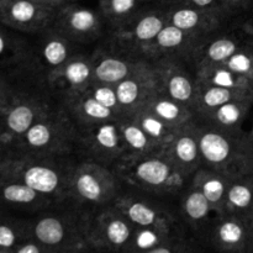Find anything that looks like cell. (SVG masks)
Returning a JSON list of instances; mask_svg holds the SVG:
<instances>
[{
	"instance_id": "41",
	"label": "cell",
	"mask_w": 253,
	"mask_h": 253,
	"mask_svg": "<svg viewBox=\"0 0 253 253\" xmlns=\"http://www.w3.org/2000/svg\"><path fill=\"white\" fill-rule=\"evenodd\" d=\"M14 253H48L47 249L41 244L40 241H37L35 237L30 236L26 240L21 242L16 249L14 250Z\"/></svg>"
},
{
	"instance_id": "50",
	"label": "cell",
	"mask_w": 253,
	"mask_h": 253,
	"mask_svg": "<svg viewBox=\"0 0 253 253\" xmlns=\"http://www.w3.org/2000/svg\"><path fill=\"white\" fill-rule=\"evenodd\" d=\"M69 1H78V0H69Z\"/></svg>"
},
{
	"instance_id": "17",
	"label": "cell",
	"mask_w": 253,
	"mask_h": 253,
	"mask_svg": "<svg viewBox=\"0 0 253 253\" xmlns=\"http://www.w3.org/2000/svg\"><path fill=\"white\" fill-rule=\"evenodd\" d=\"M204 36L185 31L172 24H167L157 36L143 48L142 57L146 61L155 63L166 58L189 61L193 51Z\"/></svg>"
},
{
	"instance_id": "42",
	"label": "cell",
	"mask_w": 253,
	"mask_h": 253,
	"mask_svg": "<svg viewBox=\"0 0 253 253\" xmlns=\"http://www.w3.org/2000/svg\"><path fill=\"white\" fill-rule=\"evenodd\" d=\"M253 2V0H225V4H226L227 9L231 12V15H234L235 12L240 11V10H244L246 7H249Z\"/></svg>"
},
{
	"instance_id": "32",
	"label": "cell",
	"mask_w": 253,
	"mask_h": 253,
	"mask_svg": "<svg viewBox=\"0 0 253 253\" xmlns=\"http://www.w3.org/2000/svg\"><path fill=\"white\" fill-rule=\"evenodd\" d=\"M225 212L242 217L253 214V172L232 179L226 195Z\"/></svg>"
},
{
	"instance_id": "29",
	"label": "cell",
	"mask_w": 253,
	"mask_h": 253,
	"mask_svg": "<svg viewBox=\"0 0 253 253\" xmlns=\"http://www.w3.org/2000/svg\"><path fill=\"white\" fill-rule=\"evenodd\" d=\"M120 124L126 148L125 162L162 152L163 148L156 141H153L132 119L123 118Z\"/></svg>"
},
{
	"instance_id": "4",
	"label": "cell",
	"mask_w": 253,
	"mask_h": 253,
	"mask_svg": "<svg viewBox=\"0 0 253 253\" xmlns=\"http://www.w3.org/2000/svg\"><path fill=\"white\" fill-rule=\"evenodd\" d=\"M78 156L6 158L0 169L4 177L17 179L59 203L69 202L71 182Z\"/></svg>"
},
{
	"instance_id": "14",
	"label": "cell",
	"mask_w": 253,
	"mask_h": 253,
	"mask_svg": "<svg viewBox=\"0 0 253 253\" xmlns=\"http://www.w3.org/2000/svg\"><path fill=\"white\" fill-rule=\"evenodd\" d=\"M57 7L47 6L36 0H11L0 10V22L20 34L37 35L51 29Z\"/></svg>"
},
{
	"instance_id": "21",
	"label": "cell",
	"mask_w": 253,
	"mask_h": 253,
	"mask_svg": "<svg viewBox=\"0 0 253 253\" xmlns=\"http://www.w3.org/2000/svg\"><path fill=\"white\" fill-rule=\"evenodd\" d=\"M91 53L93 82L118 85L135 69L142 66L146 59L135 58L106 43L96 47Z\"/></svg>"
},
{
	"instance_id": "51",
	"label": "cell",
	"mask_w": 253,
	"mask_h": 253,
	"mask_svg": "<svg viewBox=\"0 0 253 253\" xmlns=\"http://www.w3.org/2000/svg\"><path fill=\"white\" fill-rule=\"evenodd\" d=\"M1 212H2V211H0V214H1Z\"/></svg>"
},
{
	"instance_id": "28",
	"label": "cell",
	"mask_w": 253,
	"mask_h": 253,
	"mask_svg": "<svg viewBox=\"0 0 253 253\" xmlns=\"http://www.w3.org/2000/svg\"><path fill=\"white\" fill-rule=\"evenodd\" d=\"M249 98H253V90H239L198 81L194 111L197 116H203L225 103Z\"/></svg>"
},
{
	"instance_id": "49",
	"label": "cell",
	"mask_w": 253,
	"mask_h": 253,
	"mask_svg": "<svg viewBox=\"0 0 253 253\" xmlns=\"http://www.w3.org/2000/svg\"><path fill=\"white\" fill-rule=\"evenodd\" d=\"M1 6H2V1L0 0V10H1Z\"/></svg>"
},
{
	"instance_id": "7",
	"label": "cell",
	"mask_w": 253,
	"mask_h": 253,
	"mask_svg": "<svg viewBox=\"0 0 253 253\" xmlns=\"http://www.w3.org/2000/svg\"><path fill=\"white\" fill-rule=\"evenodd\" d=\"M78 127L77 156L115 169L125 162L126 148L120 120L103 121Z\"/></svg>"
},
{
	"instance_id": "10",
	"label": "cell",
	"mask_w": 253,
	"mask_h": 253,
	"mask_svg": "<svg viewBox=\"0 0 253 253\" xmlns=\"http://www.w3.org/2000/svg\"><path fill=\"white\" fill-rule=\"evenodd\" d=\"M135 226L115 204L91 212L86 242L89 252H125Z\"/></svg>"
},
{
	"instance_id": "26",
	"label": "cell",
	"mask_w": 253,
	"mask_h": 253,
	"mask_svg": "<svg viewBox=\"0 0 253 253\" xmlns=\"http://www.w3.org/2000/svg\"><path fill=\"white\" fill-rule=\"evenodd\" d=\"M232 179L234 178L219 170L200 167L190 178V184L204 194L216 211L225 212L226 195Z\"/></svg>"
},
{
	"instance_id": "11",
	"label": "cell",
	"mask_w": 253,
	"mask_h": 253,
	"mask_svg": "<svg viewBox=\"0 0 253 253\" xmlns=\"http://www.w3.org/2000/svg\"><path fill=\"white\" fill-rule=\"evenodd\" d=\"M253 42V25L240 22L221 27L203 37L193 51L190 62L195 69L208 64H220L229 59L242 47Z\"/></svg>"
},
{
	"instance_id": "22",
	"label": "cell",
	"mask_w": 253,
	"mask_h": 253,
	"mask_svg": "<svg viewBox=\"0 0 253 253\" xmlns=\"http://www.w3.org/2000/svg\"><path fill=\"white\" fill-rule=\"evenodd\" d=\"M249 224L246 217L221 212L208 234L207 247L217 252L247 253Z\"/></svg>"
},
{
	"instance_id": "12",
	"label": "cell",
	"mask_w": 253,
	"mask_h": 253,
	"mask_svg": "<svg viewBox=\"0 0 253 253\" xmlns=\"http://www.w3.org/2000/svg\"><path fill=\"white\" fill-rule=\"evenodd\" d=\"M52 29L83 47L101 39L108 26L99 9L94 10L77 1H69L57 7Z\"/></svg>"
},
{
	"instance_id": "30",
	"label": "cell",
	"mask_w": 253,
	"mask_h": 253,
	"mask_svg": "<svg viewBox=\"0 0 253 253\" xmlns=\"http://www.w3.org/2000/svg\"><path fill=\"white\" fill-rule=\"evenodd\" d=\"M143 106H146L161 120L174 128H179L187 125L197 116L194 109L179 103L160 91L155 94Z\"/></svg>"
},
{
	"instance_id": "16",
	"label": "cell",
	"mask_w": 253,
	"mask_h": 253,
	"mask_svg": "<svg viewBox=\"0 0 253 253\" xmlns=\"http://www.w3.org/2000/svg\"><path fill=\"white\" fill-rule=\"evenodd\" d=\"M153 66L158 76L160 93L194 109L198 89L197 73L188 71L182 59H161Z\"/></svg>"
},
{
	"instance_id": "1",
	"label": "cell",
	"mask_w": 253,
	"mask_h": 253,
	"mask_svg": "<svg viewBox=\"0 0 253 253\" xmlns=\"http://www.w3.org/2000/svg\"><path fill=\"white\" fill-rule=\"evenodd\" d=\"M78 127L59 104L5 148L7 158L77 156Z\"/></svg>"
},
{
	"instance_id": "13",
	"label": "cell",
	"mask_w": 253,
	"mask_h": 253,
	"mask_svg": "<svg viewBox=\"0 0 253 253\" xmlns=\"http://www.w3.org/2000/svg\"><path fill=\"white\" fill-rule=\"evenodd\" d=\"M35 36L36 41L31 43L29 56L21 64L46 82L49 74L81 51L82 46L69 41L52 27Z\"/></svg>"
},
{
	"instance_id": "40",
	"label": "cell",
	"mask_w": 253,
	"mask_h": 253,
	"mask_svg": "<svg viewBox=\"0 0 253 253\" xmlns=\"http://www.w3.org/2000/svg\"><path fill=\"white\" fill-rule=\"evenodd\" d=\"M12 93H14V89H12L10 81L6 77L0 74V115L4 113V110L11 101Z\"/></svg>"
},
{
	"instance_id": "34",
	"label": "cell",
	"mask_w": 253,
	"mask_h": 253,
	"mask_svg": "<svg viewBox=\"0 0 253 253\" xmlns=\"http://www.w3.org/2000/svg\"><path fill=\"white\" fill-rule=\"evenodd\" d=\"M30 236V217H17L7 212L0 214V253H14V250Z\"/></svg>"
},
{
	"instance_id": "24",
	"label": "cell",
	"mask_w": 253,
	"mask_h": 253,
	"mask_svg": "<svg viewBox=\"0 0 253 253\" xmlns=\"http://www.w3.org/2000/svg\"><path fill=\"white\" fill-rule=\"evenodd\" d=\"M168 24L199 36H207L225 26L230 15L212 10L199 9L189 5H165Z\"/></svg>"
},
{
	"instance_id": "20",
	"label": "cell",
	"mask_w": 253,
	"mask_h": 253,
	"mask_svg": "<svg viewBox=\"0 0 253 253\" xmlns=\"http://www.w3.org/2000/svg\"><path fill=\"white\" fill-rule=\"evenodd\" d=\"M93 82L91 53L79 51L72 56L63 66L49 74L47 78L51 93L61 100L71 94L79 93L88 88Z\"/></svg>"
},
{
	"instance_id": "33",
	"label": "cell",
	"mask_w": 253,
	"mask_h": 253,
	"mask_svg": "<svg viewBox=\"0 0 253 253\" xmlns=\"http://www.w3.org/2000/svg\"><path fill=\"white\" fill-rule=\"evenodd\" d=\"M198 81L239 90H253V81L236 73L225 64H208L195 69Z\"/></svg>"
},
{
	"instance_id": "47",
	"label": "cell",
	"mask_w": 253,
	"mask_h": 253,
	"mask_svg": "<svg viewBox=\"0 0 253 253\" xmlns=\"http://www.w3.org/2000/svg\"><path fill=\"white\" fill-rule=\"evenodd\" d=\"M1 1H2V5H4L5 2H7V1H11V0H1Z\"/></svg>"
},
{
	"instance_id": "31",
	"label": "cell",
	"mask_w": 253,
	"mask_h": 253,
	"mask_svg": "<svg viewBox=\"0 0 253 253\" xmlns=\"http://www.w3.org/2000/svg\"><path fill=\"white\" fill-rule=\"evenodd\" d=\"M16 30L0 22V67L14 69L26 61L31 43L16 34Z\"/></svg>"
},
{
	"instance_id": "45",
	"label": "cell",
	"mask_w": 253,
	"mask_h": 253,
	"mask_svg": "<svg viewBox=\"0 0 253 253\" xmlns=\"http://www.w3.org/2000/svg\"><path fill=\"white\" fill-rule=\"evenodd\" d=\"M6 158H7L6 153H5V151L2 150L1 147H0V169H1L2 165H4V163H5V161H6Z\"/></svg>"
},
{
	"instance_id": "9",
	"label": "cell",
	"mask_w": 253,
	"mask_h": 253,
	"mask_svg": "<svg viewBox=\"0 0 253 253\" xmlns=\"http://www.w3.org/2000/svg\"><path fill=\"white\" fill-rule=\"evenodd\" d=\"M114 204L135 227L162 226L183 222L178 203L124 188Z\"/></svg>"
},
{
	"instance_id": "19",
	"label": "cell",
	"mask_w": 253,
	"mask_h": 253,
	"mask_svg": "<svg viewBox=\"0 0 253 253\" xmlns=\"http://www.w3.org/2000/svg\"><path fill=\"white\" fill-rule=\"evenodd\" d=\"M59 204L63 203L40 194L20 180L0 174V211L22 212L31 217Z\"/></svg>"
},
{
	"instance_id": "43",
	"label": "cell",
	"mask_w": 253,
	"mask_h": 253,
	"mask_svg": "<svg viewBox=\"0 0 253 253\" xmlns=\"http://www.w3.org/2000/svg\"><path fill=\"white\" fill-rule=\"evenodd\" d=\"M247 219L249 224V245H247V253H253V214L250 215Z\"/></svg>"
},
{
	"instance_id": "35",
	"label": "cell",
	"mask_w": 253,
	"mask_h": 253,
	"mask_svg": "<svg viewBox=\"0 0 253 253\" xmlns=\"http://www.w3.org/2000/svg\"><path fill=\"white\" fill-rule=\"evenodd\" d=\"M145 4V0H99V11L111 31L130 21Z\"/></svg>"
},
{
	"instance_id": "36",
	"label": "cell",
	"mask_w": 253,
	"mask_h": 253,
	"mask_svg": "<svg viewBox=\"0 0 253 253\" xmlns=\"http://www.w3.org/2000/svg\"><path fill=\"white\" fill-rule=\"evenodd\" d=\"M126 118L132 119L162 148H165V146L172 140L175 131L178 130V128L172 127V126L166 124L163 120H161L158 116H156L146 106H142V108H140L135 113L131 114L130 116H126Z\"/></svg>"
},
{
	"instance_id": "2",
	"label": "cell",
	"mask_w": 253,
	"mask_h": 253,
	"mask_svg": "<svg viewBox=\"0 0 253 253\" xmlns=\"http://www.w3.org/2000/svg\"><path fill=\"white\" fill-rule=\"evenodd\" d=\"M90 212L71 202L56 205L30 217L31 236L48 253L89 252L86 231Z\"/></svg>"
},
{
	"instance_id": "48",
	"label": "cell",
	"mask_w": 253,
	"mask_h": 253,
	"mask_svg": "<svg viewBox=\"0 0 253 253\" xmlns=\"http://www.w3.org/2000/svg\"><path fill=\"white\" fill-rule=\"evenodd\" d=\"M146 2H151V1H155V0H145ZM158 1H160V0H158Z\"/></svg>"
},
{
	"instance_id": "23",
	"label": "cell",
	"mask_w": 253,
	"mask_h": 253,
	"mask_svg": "<svg viewBox=\"0 0 253 253\" xmlns=\"http://www.w3.org/2000/svg\"><path fill=\"white\" fill-rule=\"evenodd\" d=\"M162 155L189 177L202 167L199 136L195 119L175 131L172 140L163 148Z\"/></svg>"
},
{
	"instance_id": "5",
	"label": "cell",
	"mask_w": 253,
	"mask_h": 253,
	"mask_svg": "<svg viewBox=\"0 0 253 253\" xmlns=\"http://www.w3.org/2000/svg\"><path fill=\"white\" fill-rule=\"evenodd\" d=\"M115 172L124 188L170 200L179 199L192 178L162 152L121 163Z\"/></svg>"
},
{
	"instance_id": "44",
	"label": "cell",
	"mask_w": 253,
	"mask_h": 253,
	"mask_svg": "<svg viewBox=\"0 0 253 253\" xmlns=\"http://www.w3.org/2000/svg\"><path fill=\"white\" fill-rule=\"evenodd\" d=\"M36 1L41 2V4L43 5H47V6L59 7L61 5L66 4V2H69V0H36Z\"/></svg>"
},
{
	"instance_id": "46",
	"label": "cell",
	"mask_w": 253,
	"mask_h": 253,
	"mask_svg": "<svg viewBox=\"0 0 253 253\" xmlns=\"http://www.w3.org/2000/svg\"><path fill=\"white\" fill-rule=\"evenodd\" d=\"M247 135H249V138H250V141H251V143H252V145H253V125H252L251 130H250V132H247Z\"/></svg>"
},
{
	"instance_id": "25",
	"label": "cell",
	"mask_w": 253,
	"mask_h": 253,
	"mask_svg": "<svg viewBox=\"0 0 253 253\" xmlns=\"http://www.w3.org/2000/svg\"><path fill=\"white\" fill-rule=\"evenodd\" d=\"M61 105L67 111L77 126L89 125L103 121L121 120L123 116L96 100L86 88L79 93L71 94L61 100Z\"/></svg>"
},
{
	"instance_id": "18",
	"label": "cell",
	"mask_w": 253,
	"mask_h": 253,
	"mask_svg": "<svg viewBox=\"0 0 253 253\" xmlns=\"http://www.w3.org/2000/svg\"><path fill=\"white\" fill-rule=\"evenodd\" d=\"M178 210L188 231L207 249L210 227L221 212L216 211L204 194L190 183L178 199Z\"/></svg>"
},
{
	"instance_id": "37",
	"label": "cell",
	"mask_w": 253,
	"mask_h": 253,
	"mask_svg": "<svg viewBox=\"0 0 253 253\" xmlns=\"http://www.w3.org/2000/svg\"><path fill=\"white\" fill-rule=\"evenodd\" d=\"M222 64L253 81V42L239 49Z\"/></svg>"
},
{
	"instance_id": "6",
	"label": "cell",
	"mask_w": 253,
	"mask_h": 253,
	"mask_svg": "<svg viewBox=\"0 0 253 253\" xmlns=\"http://www.w3.org/2000/svg\"><path fill=\"white\" fill-rule=\"evenodd\" d=\"M123 189L115 169L79 158L72 175L69 202L91 214L114 204Z\"/></svg>"
},
{
	"instance_id": "38",
	"label": "cell",
	"mask_w": 253,
	"mask_h": 253,
	"mask_svg": "<svg viewBox=\"0 0 253 253\" xmlns=\"http://www.w3.org/2000/svg\"><path fill=\"white\" fill-rule=\"evenodd\" d=\"M86 90L94 96L98 101H100L103 105L108 106L111 110L116 111L119 115H123L121 111L120 103H119L118 94H116V86L110 85V84L105 83H99V82H91L88 85Z\"/></svg>"
},
{
	"instance_id": "15",
	"label": "cell",
	"mask_w": 253,
	"mask_h": 253,
	"mask_svg": "<svg viewBox=\"0 0 253 253\" xmlns=\"http://www.w3.org/2000/svg\"><path fill=\"white\" fill-rule=\"evenodd\" d=\"M116 86L119 103L124 118L142 108L155 94L160 91V83L155 66L146 61Z\"/></svg>"
},
{
	"instance_id": "39",
	"label": "cell",
	"mask_w": 253,
	"mask_h": 253,
	"mask_svg": "<svg viewBox=\"0 0 253 253\" xmlns=\"http://www.w3.org/2000/svg\"><path fill=\"white\" fill-rule=\"evenodd\" d=\"M160 2L163 5H189V6L199 7V9L224 12L231 16V12L227 9L225 0H160Z\"/></svg>"
},
{
	"instance_id": "3",
	"label": "cell",
	"mask_w": 253,
	"mask_h": 253,
	"mask_svg": "<svg viewBox=\"0 0 253 253\" xmlns=\"http://www.w3.org/2000/svg\"><path fill=\"white\" fill-rule=\"evenodd\" d=\"M202 167L231 178L253 172V145L246 131L234 132L212 126L195 116Z\"/></svg>"
},
{
	"instance_id": "27",
	"label": "cell",
	"mask_w": 253,
	"mask_h": 253,
	"mask_svg": "<svg viewBox=\"0 0 253 253\" xmlns=\"http://www.w3.org/2000/svg\"><path fill=\"white\" fill-rule=\"evenodd\" d=\"M253 108V98L232 100L217 106L203 116H197L208 124L226 131L241 132L242 126Z\"/></svg>"
},
{
	"instance_id": "8",
	"label": "cell",
	"mask_w": 253,
	"mask_h": 253,
	"mask_svg": "<svg viewBox=\"0 0 253 253\" xmlns=\"http://www.w3.org/2000/svg\"><path fill=\"white\" fill-rule=\"evenodd\" d=\"M167 24V9L165 5L161 4L160 7L142 6L130 21L119 29L109 31L108 43L128 56L143 59V48Z\"/></svg>"
}]
</instances>
